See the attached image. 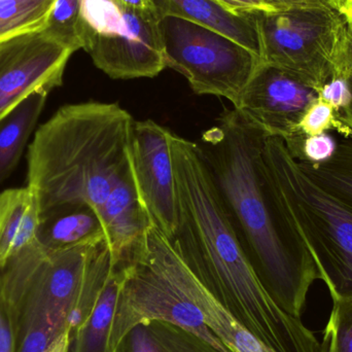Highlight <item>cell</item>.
<instances>
[{
	"label": "cell",
	"mask_w": 352,
	"mask_h": 352,
	"mask_svg": "<svg viewBox=\"0 0 352 352\" xmlns=\"http://www.w3.org/2000/svg\"><path fill=\"white\" fill-rule=\"evenodd\" d=\"M267 138L233 109L198 144L258 281L279 308L301 320L308 292L322 277L267 168Z\"/></svg>",
	"instance_id": "6da1fadb"
},
{
	"label": "cell",
	"mask_w": 352,
	"mask_h": 352,
	"mask_svg": "<svg viewBox=\"0 0 352 352\" xmlns=\"http://www.w3.org/2000/svg\"><path fill=\"white\" fill-rule=\"evenodd\" d=\"M177 223L170 242L199 283L277 352H322L314 333L271 299L234 232L197 142L171 134Z\"/></svg>",
	"instance_id": "7a4b0ae2"
},
{
	"label": "cell",
	"mask_w": 352,
	"mask_h": 352,
	"mask_svg": "<svg viewBox=\"0 0 352 352\" xmlns=\"http://www.w3.org/2000/svg\"><path fill=\"white\" fill-rule=\"evenodd\" d=\"M134 121L118 103L85 102L62 107L37 129L27 154V186L41 217L80 205L99 215L113 188L131 173Z\"/></svg>",
	"instance_id": "3957f363"
},
{
	"label": "cell",
	"mask_w": 352,
	"mask_h": 352,
	"mask_svg": "<svg viewBox=\"0 0 352 352\" xmlns=\"http://www.w3.org/2000/svg\"><path fill=\"white\" fill-rule=\"evenodd\" d=\"M99 242L59 250L35 242L0 270V308L14 352H47L72 331L70 316Z\"/></svg>",
	"instance_id": "277c9868"
},
{
	"label": "cell",
	"mask_w": 352,
	"mask_h": 352,
	"mask_svg": "<svg viewBox=\"0 0 352 352\" xmlns=\"http://www.w3.org/2000/svg\"><path fill=\"white\" fill-rule=\"evenodd\" d=\"M264 159L331 297L352 298V206L310 179L280 138H266Z\"/></svg>",
	"instance_id": "5b68a950"
},
{
	"label": "cell",
	"mask_w": 352,
	"mask_h": 352,
	"mask_svg": "<svg viewBox=\"0 0 352 352\" xmlns=\"http://www.w3.org/2000/svg\"><path fill=\"white\" fill-rule=\"evenodd\" d=\"M82 50L115 80L155 78L166 68L157 12L120 8L111 0H82Z\"/></svg>",
	"instance_id": "8992f818"
},
{
	"label": "cell",
	"mask_w": 352,
	"mask_h": 352,
	"mask_svg": "<svg viewBox=\"0 0 352 352\" xmlns=\"http://www.w3.org/2000/svg\"><path fill=\"white\" fill-rule=\"evenodd\" d=\"M261 59L320 91L333 78L345 16L332 6L258 12Z\"/></svg>",
	"instance_id": "52a82bcc"
},
{
	"label": "cell",
	"mask_w": 352,
	"mask_h": 352,
	"mask_svg": "<svg viewBox=\"0 0 352 352\" xmlns=\"http://www.w3.org/2000/svg\"><path fill=\"white\" fill-rule=\"evenodd\" d=\"M166 67L188 80L198 95L227 98L234 109L262 59L217 31L176 16L160 20Z\"/></svg>",
	"instance_id": "ba28073f"
},
{
	"label": "cell",
	"mask_w": 352,
	"mask_h": 352,
	"mask_svg": "<svg viewBox=\"0 0 352 352\" xmlns=\"http://www.w3.org/2000/svg\"><path fill=\"white\" fill-rule=\"evenodd\" d=\"M318 99V91L291 72L261 62L235 109L267 135L283 140L295 158L305 138L300 122Z\"/></svg>",
	"instance_id": "9c48e42d"
},
{
	"label": "cell",
	"mask_w": 352,
	"mask_h": 352,
	"mask_svg": "<svg viewBox=\"0 0 352 352\" xmlns=\"http://www.w3.org/2000/svg\"><path fill=\"white\" fill-rule=\"evenodd\" d=\"M74 53L43 30L0 43V122L31 95L62 86Z\"/></svg>",
	"instance_id": "30bf717a"
},
{
	"label": "cell",
	"mask_w": 352,
	"mask_h": 352,
	"mask_svg": "<svg viewBox=\"0 0 352 352\" xmlns=\"http://www.w3.org/2000/svg\"><path fill=\"white\" fill-rule=\"evenodd\" d=\"M171 134L152 120L134 121L129 146L130 167L140 203L153 225L169 239L177 223Z\"/></svg>",
	"instance_id": "8fae6325"
},
{
	"label": "cell",
	"mask_w": 352,
	"mask_h": 352,
	"mask_svg": "<svg viewBox=\"0 0 352 352\" xmlns=\"http://www.w3.org/2000/svg\"><path fill=\"white\" fill-rule=\"evenodd\" d=\"M113 264L127 260L152 225L138 198L132 173L118 182L99 213Z\"/></svg>",
	"instance_id": "7c38bea8"
},
{
	"label": "cell",
	"mask_w": 352,
	"mask_h": 352,
	"mask_svg": "<svg viewBox=\"0 0 352 352\" xmlns=\"http://www.w3.org/2000/svg\"><path fill=\"white\" fill-rule=\"evenodd\" d=\"M169 265L186 295L198 306L205 322L230 352H277L242 326L199 283L170 244Z\"/></svg>",
	"instance_id": "4fadbf2b"
},
{
	"label": "cell",
	"mask_w": 352,
	"mask_h": 352,
	"mask_svg": "<svg viewBox=\"0 0 352 352\" xmlns=\"http://www.w3.org/2000/svg\"><path fill=\"white\" fill-rule=\"evenodd\" d=\"M160 18L176 16L233 39L261 58L258 12H235L217 0H153Z\"/></svg>",
	"instance_id": "5bb4252c"
},
{
	"label": "cell",
	"mask_w": 352,
	"mask_h": 352,
	"mask_svg": "<svg viewBox=\"0 0 352 352\" xmlns=\"http://www.w3.org/2000/svg\"><path fill=\"white\" fill-rule=\"evenodd\" d=\"M41 211L28 186L0 192V270L36 242Z\"/></svg>",
	"instance_id": "9a60e30c"
},
{
	"label": "cell",
	"mask_w": 352,
	"mask_h": 352,
	"mask_svg": "<svg viewBox=\"0 0 352 352\" xmlns=\"http://www.w3.org/2000/svg\"><path fill=\"white\" fill-rule=\"evenodd\" d=\"M107 238L95 209L88 205L63 207L41 215L36 243L59 250L96 243Z\"/></svg>",
	"instance_id": "2e32d148"
},
{
	"label": "cell",
	"mask_w": 352,
	"mask_h": 352,
	"mask_svg": "<svg viewBox=\"0 0 352 352\" xmlns=\"http://www.w3.org/2000/svg\"><path fill=\"white\" fill-rule=\"evenodd\" d=\"M113 352H221L194 333L163 320L132 328Z\"/></svg>",
	"instance_id": "e0dca14e"
},
{
	"label": "cell",
	"mask_w": 352,
	"mask_h": 352,
	"mask_svg": "<svg viewBox=\"0 0 352 352\" xmlns=\"http://www.w3.org/2000/svg\"><path fill=\"white\" fill-rule=\"evenodd\" d=\"M123 278V267L113 264L92 312L72 333L69 352H111L109 341Z\"/></svg>",
	"instance_id": "ac0fdd59"
},
{
	"label": "cell",
	"mask_w": 352,
	"mask_h": 352,
	"mask_svg": "<svg viewBox=\"0 0 352 352\" xmlns=\"http://www.w3.org/2000/svg\"><path fill=\"white\" fill-rule=\"evenodd\" d=\"M47 96V93L31 95L0 122V184L18 165Z\"/></svg>",
	"instance_id": "d6986e66"
},
{
	"label": "cell",
	"mask_w": 352,
	"mask_h": 352,
	"mask_svg": "<svg viewBox=\"0 0 352 352\" xmlns=\"http://www.w3.org/2000/svg\"><path fill=\"white\" fill-rule=\"evenodd\" d=\"M298 163L318 186L352 206V140L346 138L338 142L336 153L327 162Z\"/></svg>",
	"instance_id": "ffe728a7"
},
{
	"label": "cell",
	"mask_w": 352,
	"mask_h": 352,
	"mask_svg": "<svg viewBox=\"0 0 352 352\" xmlns=\"http://www.w3.org/2000/svg\"><path fill=\"white\" fill-rule=\"evenodd\" d=\"M56 0H0V43L45 29Z\"/></svg>",
	"instance_id": "44dd1931"
},
{
	"label": "cell",
	"mask_w": 352,
	"mask_h": 352,
	"mask_svg": "<svg viewBox=\"0 0 352 352\" xmlns=\"http://www.w3.org/2000/svg\"><path fill=\"white\" fill-rule=\"evenodd\" d=\"M82 0H56L43 29L74 52L82 49Z\"/></svg>",
	"instance_id": "7402d4cb"
},
{
	"label": "cell",
	"mask_w": 352,
	"mask_h": 352,
	"mask_svg": "<svg viewBox=\"0 0 352 352\" xmlns=\"http://www.w3.org/2000/svg\"><path fill=\"white\" fill-rule=\"evenodd\" d=\"M322 352H352V298L333 300V309L324 331Z\"/></svg>",
	"instance_id": "603a6c76"
},
{
	"label": "cell",
	"mask_w": 352,
	"mask_h": 352,
	"mask_svg": "<svg viewBox=\"0 0 352 352\" xmlns=\"http://www.w3.org/2000/svg\"><path fill=\"white\" fill-rule=\"evenodd\" d=\"M300 131L304 136L318 135L335 131L346 138V129L340 119V111L318 99L310 105L300 122Z\"/></svg>",
	"instance_id": "cb8c5ba5"
},
{
	"label": "cell",
	"mask_w": 352,
	"mask_h": 352,
	"mask_svg": "<svg viewBox=\"0 0 352 352\" xmlns=\"http://www.w3.org/2000/svg\"><path fill=\"white\" fill-rule=\"evenodd\" d=\"M337 146L338 142L329 132L318 135L305 136L295 159L299 162L322 164L333 158Z\"/></svg>",
	"instance_id": "d4e9b609"
},
{
	"label": "cell",
	"mask_w": 352,
	"mask_h": 352,
	"mask_svg": "<svg viewBox=\"0 0 352 352\" xmlns=\"http://www.w3.org/2000/svg\"><path fill=\"white\" fill-rule=\"evenodd\" d=\"M318 99L330 104L335 111H344L352 101L349 80L343 78H331L318 91Z\"/></svg>",
	"instance_id": "484cf974"
},
{
	"label": "cell",
	"mask_w": 352,
	"mask_h": 352,
	"mask_svg": "<svg viewBox=\"0 0 352 352\" xmlns=\"http://www.w3.org/2000/svg\"><path fill=\"white\" fill-rule=\"evenodd\" d=\"M352 74V21L345 18L342 41L337 53L333 78H349Z\"/></svg>",
	"instance_id": "4316f807"
},
{
	"label": "cell",
	"mask_w": 352,
	"mask_h": 352,
	"mask_svg": "<svg viewBox=\"0 0 352 352\" xmlns=\"http://www.w3.org/2000/svg\"><path fill=\"white\" fill-rule=\"evenodd\" d=\"M226 8L241 12H278L269 0H217Z\"/></svg>",
	"instance_id": "83f0119b"
},
{
	"label": "cell",
	"mask_w": 352,
	"mask_h": 352,
	"mask_svg": "<svg viewBox=\"0 0 352 352\" xmlns=\"http://www.w3.org/2000/svg\"><path fill=\"white\" fill-rule=\"evenodd\" d=\"M269 1L277 10L310 8V6H331L322 0H269Z\"/></svg>",
	"instance_id": "f1b7e54d"
},
{
	"label": "cell",
	"mask_w": 352,
	"mask_h": 352,
	"mask_svg": "<svg viewBox=\"0 0 352 352\" xmlns=\"http://www.w3.org/2000/svg\"><path fill=\"white\" fill-rule=\"evenodd\" d=\"M0 352H14L10 327L1 308H0Z\"/></svg>",
	"instance_id": "f546056e"
},
{
	"label": "cell",
	"mask_w": 352,
	"mask_h": 352,
	"mask_svg": "<svg viewBox=\"0 0 352 352\" xmlns=\"http://www.w3.org/2000/svg\"><path fill=\"white\" fill-rule=\"evenodd\" d=\"M120 8L138 12H156L153 0H111Z\"/></svg>",
	"instance_id": "4dcf8cb0"
},
{
	"label": "cell",
	"mask_w": 352,
	"mask_h": 352,
	"mask_svg": "<svg viewBox=\"0 0 352 352\" xmlns=\"http://www.w3.org/2000/svg\"><path fill=\"white\" fill-rule=\"evenodd\" d=\"M72 339V331H66L52 344L47 352H69Z\"/></svg>",
	"instance_id": "1f68e13d"
},
{
	"label": "cell",
	"mask_w": 352,
	"mask_h": 352,
	"mask_svg": "<svg viewBox=\"0 0 352 352\" xmlns=\"http://www.w3.org/2000/svg\"><path fill=\"white\" fill-rule=\"evenodd\" d=\"M349 86L352 93V74L349 76ZM340 119L344 124L345 129H346V138H352V101L351 105L344 111H340Z\"/></svg>",
	"instance_id": "d6a6232c"
},
{
	"label": "cell",
	"mask_w": 352,
	"mask_h": 352,
	"mask_svg": "<svg viewBox=\"0 0 352 352\" xmlns=\"http://www.w3.org/2000/svg\"><path fill=\"white\" fill-rule=\"evenodd\" d=\"M345 18L352 21V0H345L343 6L338 10Z\"/></svg>",
	"instance_id": "836d02e7"
},
{
	"label": "cell",
	"mask_w": 352,
	"mask_h": 352,
	"mask_svg": "<svg viewBox=\"0 0 352 352\" xmlns=\"http://www.w3.org/2000/svg\"><path fill=\"white\" fill-rule=\"evenodd\" d=\"M345 0H330V6L335 10H339V8L343 6Z\"/></svg>",
	"instance_id": "e575fe53"
},
{
	"label": "cell",
	"mask_w": 352,
	"mask_h": 352,
	"mask_svg": "<svg viewBox=\"0 0 352 352\" xmlns=\"http://www.w3.org/2000/svg\"><path fill=\"white\" fill-rule=\"evenodd\" d=\"M322 1H324V3L329 4V6H330V0H322Z\"/></svg>",
	"instance_id": "d590c367"
}]
</instances>
